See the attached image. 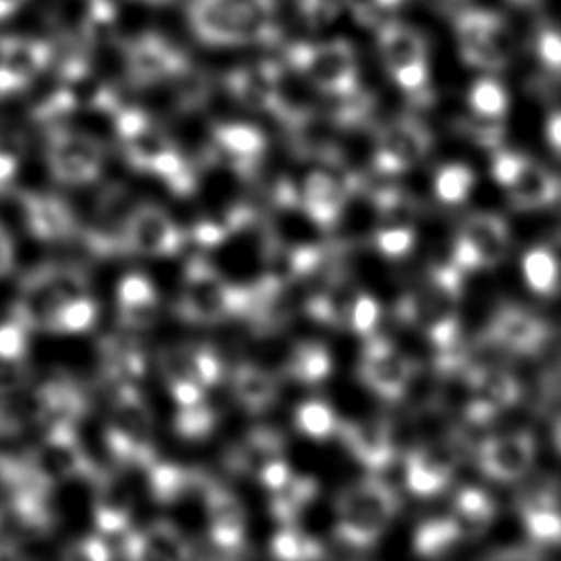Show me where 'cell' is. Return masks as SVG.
Wrapping results in <instances>:
<instances>
[{
	"mask_svg": "<svg viewBox=\"0 0 561 561\" xmlns=\"http://www.w3.org/2000/svg\"><path fill=\"white\" fill-rule=\"evenodd\" d=\"M273 296L265 289L236 288L220 278L204 257L190 261L186 268L181 312L184 319L215 322L227 317H263Z\"/></svg>",
	"mask_w": 561,
	"mask_h": 561,
	"instance_id": "6da1fadb",
	"label": "cell"
},
{
	"mask_svg": "<svg viewBox=\"0 0 561 561\" xmlns=\"http://www.w3.org/2000/svg\"><path fill=\"white\" fill-rule=\"evenodd\" d=\"M462 291V271L455 263L433 268L432 282L399 305V317L422 328L435 347L443 351L458 345V301Z\"/></svg>",
	"mask_w": 561,
	"mask_h": 561,
	"instance_id": "7a4b0ae2",
	"label": "cell"
},
{
	"mask_svg": "<svg viewBox=\"0 0 561 561\" xmlns=\"http://www.w3.org/2000/svg\"><path fill=\"white\" fill-rule=\"evenodd\" d=\"M397 508L393 489L378 479H366L345 489L337 499V535L347 545L373 547Z\"/></svg>",
	"mask_w": 561,
	"mask_h": 561,
	"instance_id": "3957f363",
	"label": "cell"
},
{
	"mask_svg": "<svg viewBox=\"0 0 561 561\" xmlns=\"http://www.w3.org/2000/svg\"><path fill=\"white\" fill-rule=\"evenodd\" d=\"M102 165V148L87 135L61 133L48 146V168L54 179L69 186H83L96 181Z\"/></svg>",
	"mask_w": 561,
	"mask_h": 561,
	"instance_id": "277c9868",
	"label": "cell"
},
{
	"mask_svg": "<svg viewBox=\"0 0 561 561\" xmlns=\"http://www.w3.org/2000/svg\"><path fill=\"white\" fill-rule=\"evenodd\" d=\"M123 242L140 255H173L183 243V234L169 219L168 213L153 205H142L127 215L123 222Z\"/></svg>",
	"mask_w": 561,
	"mask_h": 561,
	"instance_id": "5b68a950",
	"label": "cell"
},
{
	"mask_svg": "<svg viewBox=\"0 0 561 561\" xmlns=\"http://www.w3.org/2000/svg\"><path fill=\"white\" fill-rule=\"evenodd\" d=\"M360 374L376 393L387 399H399L409 383V360L391 343L376 337L366 347Z\"/></svg>",
	"mask_w": 561,
	"mask_h": 561,
	"instance_id": "8992f818",
	"label": "cell"
},
{
	"mask_svg": "<svg viewBox=\"0 0 561 561\" xmlns=\"http://www.w3.org/2000/svg\"><path fill=\"white\" fill-rule=\"evenodd\" d=\"M458 453L453 443H433L420 447L409 455L407 462V483L412 493L430 496L439 493L447 485L455 470Z\"/></svg>",
	"mask_w": 561,
	"mask_h": 561,
	"instance_id": "52a82bcc",
	"label": "cell"
},
{
	"mask_svg": "<svg viewBox=\"0 0 561 561\" xmlns=\"http://www.w3.org/2000/svg\"><path fill=\"white\" fill-rule=\"evenodd\" d=\"M533 453L535 445L531 435L519 433L512 437L485 440L479 453V460L491 478L514 481L529 470Z\"/></svg>",
	"mask_w": 561,
	"mask_h": 561,
	"instance_id": "ba28073f",
	"label": "cell"
},
{
	"mask_svg": "<svg viewBox=\"0 0 561 561\" xmlns=\"http://www.w3.org/2000/svg\"><path fill=\"white\" fill-rule=\"evenodd\" d=\"M345 445L357 460L370 470H383L393 460V439L389 425L381 420H363L350 422L340 427Z\"/></svg>",
	"mask_w": 561,
	"mask_h": 561,
	"instance_id": "9c48e42d",
	"label": "cell"
},
{
	"mask_svg": "<svg viewBox=\"0 0 561 561\" xmlns=\"http://www.w3.org/2000/svg\"><path fill=\"white\" fill-rule=\"evenodd\" d=\"M205 506L211 524L213 545L225 552L242 547L245 514L238 499L220 486H211L205 496Z\"/></svg>",
	"mask_w": 561,
	"mask_h": 561,
	"instance_id": "30bf717a",
	"label": "cell"
},
{
	"mask_svg": "<svg viewBox=\"0 0 561 561\" xmlns=\"http://www.w3.org/2000/svg\"><path fill=\"white\" fill-rule=\"evenodd\" d=\"M23 215L31 234L45 242L64 240L73 230V215L58 197L31 194L23 202Z\"/></svg>",
	"mask_w": 561,
	"mask_h": 561,
	"instance_id": "8fae6325",
	"label": "cell"
},
{
	"mask_svg": "<svg viewBox=\"0 0 561 561\" xmlns=\"http://www.w3.org/2000/svg\"><path fill=\"white\" fill-rule=\"evenodd\" d=\"M545 324L535 319L529 312L516 309V307H504L491 327V337L501 347H508L519 353H531L539 350L540 343L545 342Z\"/></svg>",
	"mask_w": 561,
	"mask_h": 561,
	"instance_id": "7c38bea8",
	"label": "cell"
},
{
	"mask_svg": "<svg viewBox=\"0 0 561 561\" xmlns=\"http://www.w3.org/2000/svg\"><path fill=\"white\" fill-rule=\"evenodd\" d=\"M478 255L479 266H494L508 250V227L496 215H473L460 234Z\"/></svg>",
	"mask_w": 561,
	"mask_h": 561,
	"instance_id": "4fadbf2b",
	"label": "cell"
},
{
	"mask_svg": "<svg viewBox=\"0 0 561 561\" xmlns=\"http://www.w3.org/2000/svg\"><path fill=\"white\" fill-rule=\"evenodd\" d=\"M127 554L135 560H186V540L175 527L158 522L127 540Z\"/></svg>",
	"mask_w": 561,
	"mask_h": 561,
	"instance_id": "5bb4252c",
	"label": "cell"
},
{
	"mask_svg": "<svg viewBox=\"0 0 561 561\" xmlns=\"http://www.w3.org/2000/svg\"><path fill=\"white\" fill-rule=\"evenodd\" d=\"M123 320L135 328L150 327L158 319V296L142 274H129L117 288Z\"/></svg>",
	"mask_w": 561,
	"mask_h": 561,
	"instance_id": "9a60e30c",
	"label": "cell"
},
{
	"mask_svg": "<svg viewBox=\"0 0 561 561\" xmlns=\"http://www.w3.org/2000/svg\"><path fill=\"white\" fill-rule=\"evenodd\" d=\"M347 192L342 184L334 181L327 173H312L305 181L304 207L305 211L317 220L320 227H332L337 217L342 215Z\"/></svg>",
	"mask_w": 561,
	"mask_h": 561,
	"instance_id": "2e32d148",
	"label": "cell"
},
{
	"mask_svg": "<svg viewBox=\"0 0 561 561\" xmlns=\"http://www.w3.org/2000/svg\"><path fill=\"white\" fill-rule=\"evenodd\" d=\"M508 188L512 204L522 209L545 207L558 197V183L554 176L537 163L527 160L519 169L516 181L510 184Z\"/></svg>",
	"mask_w": 561,
	"mask_h": 561,
	"instance_id": "e0dca14e",
	"label": "cell"
},
{
	"mask_svg": "<svg viewBox=\"0 0 561 561\" xmlns=\"http://www.w3.org/2000/svg\"><path fill=\"white\" fill-rule=\"evenodd\" d=\"M99 317V307L84 294H71L61 297L54 307L46 327L60 334H84L89 332Z\"/></svg>",
	"mask_w": 561,
	"mask_h": 561,
	"instance_id": "ac0fdd59",
	"label": "cell"
},
{
	"mask_svg": "<svg viewBox=\"0 0 561 561\" xmlns=\"http://www.w3.org/2000/svg\"><path fill=\"white\" fill-rule=\"evenodd\" d=\"M493 502L479 489H463L456 499L455 522L466 539H476L485 533L493 519Z\"/></svg>",
	"mask_w": 561,
	"mask_h": 561,
	"instance_id": "d6986e66",
	"label": "cell"
},
{
	"mask_svg": "<svg viewBox=\"0 0 561 561\" xmlns=\"http://www.w3.org/2000/svg\"><path fill=\"white\" fill-rule=\"evenodd\" d=\"M234 391L243 407L251 412L265 410L276 397L274 379L255 366H243L236 373Z\"/></svg>",
	"mask_w": 561,
	"mask_h": 561,
	"instance_id": "ffe728a7",
	"label": "cell"
},
{
	"mask_svg": "<svg viewBox=\"0 0 561 561\" xmlns=\"http://www.w3.org/2000/svg\"><path fill=\"white\" fill-rule=\"evenodd\" d=\"M317 494V481L309 478H289L286 485L274 491L273 514L282 524H294L296 517Z\"/></svg>",
	"mask_w": 561,
	"mask_h": 561,
	"instance_id": "44dd1931",
	"label": "cell"
},
{
	"mask_svg": "<svg viewBox=\"0 0 561 561\" xmlns=\"http://www.w3.org/2000/svg\"><path fill=\"white\" fill-rule=\"evenodd\" d=\"M525 525L533 539L542 542H558L560 540L561 524L558 512L552 508V501L548 496H535L525 506Z\"/></svg>",
	"mask_w": 561,
	"mask_h": 561,
	"instance_id": "7402d4cb",
	"label": "cell"
},
{
	"mask_svg": "<svg viewBox=\"0 0 561 561\" xmlns=\"http://www.w3.org/2000/svg\"><path fill=\"white\" fill-rule=\"evenodd\" d=\"M282 440L271 430H257L251 433L238 453V460L245 471H257L274 458H280Z\"/></svg>",
	"mask_w": 561,
	"mask_h": 561,
	"instance_id": "603a6c76",
	"label": "cell"
},
{
	"mask_svg": "<svg viewBox=\"0 0 561 561\" xmlns=\"http://www.w3.org/2000/svg\"><path fill=\"white\" fill-rule=\"evenodd\" d=\"M332 368L330 355L322 345L307 343L299 345L294 357L289 360V373L294 374L297 379H304L307 383H317L320 379L327 378Z\"/></svg>",
	"mask_w": 561,
	"mask_h": 561,
	"instance_id": "cb8c5ba5",
	"label": "cell"
},
{
	"mask_svg": "<svg viewBox=\"0 0 561 561\" xmlns=\"http://www.w3.org/2000/svg\"><path fill=\"white\" fill-rule=\"evenodd\" d=\"M525 280L537 294H552L558 284V263L545 248L533 250L524 259Z\"/></svg>",
	"mask_w": 561,
	"mask_h": 561,
	"instance_id": "d4e9b609",
	"label": "cell"
},
{
	"mask_svg": "<svg viewBox=\"0 0 561 561\" xmlns=\"http://www.w3.org/2000/svg\"><path fill=\"white\" fill-rule=\"evenodd\" d=\"M129 494L119 483L107 486L100 499L99 525L107 533H119L129 522Z\"/></svg>",
	"mask_w": 561,
	"mask_h": 561,
	"instance_id": "484cf974",
	"label": "cell"
},
{
	"mask_svg": "<svg viewBox=\"0 0 561 561\" xmlns=\"http://www.w3.org/2000/svg\"><path fill=\"white\" fill-rule=\"evenodd\" d=\"M296 424L312 439H327L337 430V420L332 409L320 401L301 404L296 412Z\"/></svg>",
	"mask_w": 561,
	"mask_h": 561,
	"instance_id": "4316f807",
	"label": "cell"
},
{
	"mask_svg": "<svg viewBox=\"0 0 561 561\" xmlns=\"http://www.w3.org/2000/svg\"><path fill=\"white\" fill-rule=\"evenodd\" d=\"M456 540H458V533L453 524V517L433 519L417 529L414 547L420 554L437 556L445 552L448 547H453Z\"/></svg>",
	"mask_w": 561,
	"mask_h": 561,
	"instance_id": "83f0119b",
	"label": "cell"
},
{
	"mask_svg": "<svg viewBox=\"0 0 561 561\" xmlns=\"http://www.w3.org/2000/svg\"><path fill=\"white\" fill-rule=\"evenodd\" d=\"M188 471L171 463H160L152 468V491L160 502H175L186 493L190 486Z\"/></svg>",
	"mask_w": 561,
	"mask_h": 561,
	"instance_id": "f1b7e54d",
	"label": "cell"
},
{
	"mask_svg": "<svg viewBox=\"0 0 561 561\" xmlns=\"http://www.w3.org/2000/svg\"><path fill=\"white\" fill-rule=\"evenodd\" d=\"M473 186V173L463 165H448L440 169L439 175L435 179V194L445 204H460Z\"/></svg>",
	"mask_w": 561,
	"mask_h": 561,
	"instance_id": "f546056e",
	"label": "cell"
},
{
	"mask_svg": "<svg viewBox=\"0 0 561 561\" xmlns=\"http://www.w3.org/2000/svg\"><path fill=\"white\" fill-rule=\"evenodd\" d=\"M273 552L280 560H312L322 554L317 540L294 529H284L274 537Z\"/></svg>",
	"mask_w": 561,
	"mask_h": 561,
	"instance_id": "4dcf8cb0",
	"label": "cell"
},
{
	"mask_svg": "<svg viewBox=\"0 0 561 561\" xmlns=\"http://www.w3.org/2000/svg\"><path fill=\"white\" fill-rule=\"evenodd\" d=\"M215 425V414L207 409L204 402H197L192 407H181L176 416V430L186 439H204L211 433Z\"/></svg>",
	"mask_w": 561,
	"mask_h": 561,
	"instance_id": "1f68e13d",
	"label": "cell"
},
{
	"mask_svg": "<svg viewBox=\"0 0 561 561\" xmlns=\"http://www.w3.org/2000/svg\"><path fill=\"white\" fill-rule=\"evenodd\" d=\"M376 242L387 257H402L414 245V228L412 227H381Z\"/></svg>",
	"mask_w": 561,
	"mask_h": 561,
	"instance_id": "d6a6232c",
	"label": "cell"
},
{
	"mask_svg": "<svg viewBox=\"0 0 561 561\" xmlns=\"http://www.w3.org/2000/svg\"><path fill=\"white\" fill-rule=\"evenodd\" d=\"M161 370L165 374L169 383L183 381V379H196L194 365H192V351L183 347H171L161 355Z\"/></svg>",
	"mask_w": 561,
	"mask_h": 561,
	"instance_id": "836d02e7",
	"label": "cell"
},
{
	"mask_svg": "<svg viewBox=\"0 0 561 561\" xmlns=\"http://www.w3.org/2000/svg\"><path fill=\"white\" fill-rule=\"evenodd\" d=\"M220 140L228 152L236 153L240 158H253L263 148V138L259 137L255 130L243 129V127L225 130L220 135Z\"/></svg>",
	"mask_w": 561,
	"mask_h": 561,
	"instance_id": "e575fe53",
	"label": "cell"
},
{
	"mask_svg": "<svg viewBox=\"0 0 561 561\" xmlns=\"http://www.w3.org/2000/svg\"><path fill=\"white\" fill-rule=\"evenodd\" d=\"M27 351V335L18 324L0 327V360L2 363H20Z\"/></svg>",
	"mask_w": 561,
	"mask_h": 561,
	"instance_id": "d590c367",
	"label": "cell"
},
{
	"mask_svg": "<svg viewBox=\"0 0 561 561\" xmlns=\"http://www.w3.org/2000/svg\"><path fill=\"white\" fill-rule=\"evenodd\" d=\"M379 319V307L373 297L360 294L353 304L351 309L350 327L357 332V334L366 335L374 332L376 322Z\"/></svg>",
	"mask_w": 561,
	"mask_h": 561,
	"instance_id": "8d00e7d4",
	"label": "cell"
},
{
	"mask_svg": "<svg viewBox=\"0 0 561 561\" xmlns=\"http://www.w3.org/2000/svg\"><path fill=\"white\" fill-rule=\"evenodd\" d=\"M192 365H194L197 381L202 386H213L219 381L220 363L213 351L197 350L196 353L192 351Z\"/></svg>",
	"mask_w": 561,
	"mask_h": 561,
	"instance_id": "74e56055",
	"label": "cell"
},
{
	"mask_svg": "<svg viewBox=\"0 0 561 561\" xmlns=\"http://www.w3.org/2000/svg\"><path fill=\"white\" fill-rule=\"evenodd\" d=\"M291 478L288 463L284 462L282 458H274L271 462H266L261 470H259V479L261 483L271 489V491H278L280 486L288 483Z\"/></svg>",
	"mask_w": 561,
	"mask_h": 561,
	"instance_id": "f35d334b",
	"label": "cell"
},
{
	"mask_svg": "<svg viewBox=\"0 0 561 561\" xmlns=\"http://www.w3.org/2000/svg\"><path fill=\"white\" fill-rule=\"evenodd\" d=\"M524 158H519L516 153H501L493 165V176L496 179V183L510 186V184L516 181L519 169L524 165Z\"/></svg>",
	"mask_w": 561,
	"mask_h": 561,
	"instance_id": "ab89813d",
	"label": "cell"
},
{
	"mask_svg": "<svg viewBox=\"0 0 561 561\" xmlns=\"http://www.w3.org/2000/svg\"><path fill=\"white\" fill-rule=\"evenodd\" d=\"M171 393L175 397V401L181 407H192L197 402H204V393H202V383L196 379H183V381H173L169 383Z\"/></svg>",
	"mask_w": 561,
	"mask_h": 561,
	"instance_id": "60d3db41",
	"label": "cell"
},
{
	"mask_svg": "<svg viewBox=\"0 0 561 561\" xmlns=\"http://www.w3.org/2000/svg\"><path fill=\"white\" fill-rule=\"evenodd\" d=\"M15 243L4 225L0 222V278H4L14 271Z\"/></svg>",
	"mask_w": 561,
	"mask_h": 561,
	"instance_id": "b9f144b4",
	"label": "cell"
},
{
	"mask_svg": "<svg viewBox=\"0 0 561 561\" xmlns=\"http://www.w3.org/2000/svg\"><path fill=\"white\" fill-rule=\"evenodd\" d=\"M228 228L220 227L217 222H209V220H205V222H199L196 228H194V240L197 243H202V245H219L225 238H227Z\"/></svg>",
	"mask_w": 561,
	"mask_h": 561,
	"instance_id": "7bdbcfd3",
	"label": "cell"
},
{
	"mask_svg": "<svg viewBox=\"0 0 561 561\" xmlns=\"http://www.w3.org/2000/svg\"><path fill=\"white\" fill-rule=\"evenodd\" d=\"M18 168H20V163H18L15 153L4 146H0V188L14 181Z\"/></svg>",
	"mask_w": 561,
	"mask_h": 561,
	"instance_id": "ee69618b",
	"label": "cell"
},
{
	"mask_svg": "<svg viewBox=\"0 0 561 561\" xmlns=\"http://www.w3.org/2000/svg\"><path fill=\"white\" fill-rule=\"evenodd\" d=\"M25 4V0H0V20L10 18Z\"/></svg>",
	"mask_w": 561,
	"mask_h": 561,
	"instance_id": "f6af8a7d",
	"label": "cell"
}]
</instances>
